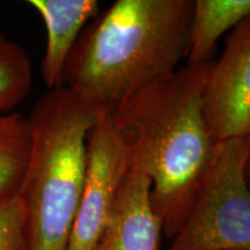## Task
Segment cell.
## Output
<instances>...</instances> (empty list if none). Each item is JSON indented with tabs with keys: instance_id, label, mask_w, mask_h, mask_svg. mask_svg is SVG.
Segmentation results:
<instances>
[{
	"instance_id": "1",
	"label": "cell",
	"mask_w": 250,
	"mask_h": 250,
	"mask_svg": "<svg viewBox=\"0 0 250 250\" xmlns=\"http://www.w3.org/2000/svg\"><path fill=\"white\" fill-rule=\"evenodd\" d=\"M211 65H182L111 111L131 171L151 181L152 205L170 239L191 211L217 153L203 114Z\"/></svg>"
},
{
	"instance_id": "2",
	"label": "cell",
	"mask_w": 250,
	"mask_h": 250,
	"mask_svg": "<svg viewBox=\"0 0 250 250\" xmlns=\"http://www.w3.org/2000/svg\"><path fill=\"white\" fill-rule=\"evenodd\" d=\"M192 12L193 0H117L83 30L62 87L114 111L187 59Z\"/></svg>"
},
{
	"instance_id": "3",
	"label": "cell",
	"mask_w": 250,
	"mask_h": 250,
	"mask_svg": "<svg viewBox=\"0 0 250 250\" xmlns=\"http://www.w3.org/2000/svg\"><path fill=\"white\" fill-rule=\"evenodd\" d=\"M102 111L59 87L43 95L28 117L30 156L18 195L26 208L29 250H67L83 195L87 134Z\"/></svg>"
},
{
	"instance_id": "4",
	"label": "cell",
	"mask_w": 250,
	"mask_h": 250,
	"mask_svg": "<svg viewBox=\"0 0 250 250\" xmlns=\"http://www.w3.org/2000/svg\"><path fill=\"white\" fill-rule=\"evenodd\" d=\"M242 139L219 143L186 221L167 250H250V187Z\"/></svg>"
},
{
	"instance_id": "5",
	"label": "cell",
	"mask_w": 250,
	"mask_h": 250,
	"mask_svg": "<svg viewBox=\"0 0 250 250\" xmlns=\"http://www.w3.org/2000/svg\"><path fill=\"white\" fill-rule=\"evenodd\" d=\"M130 173L129 153L111 111H102L87 134L83 195L67 250H94Z\"/></svg>"
},
{
	"instance_id": "6",
	"label": "cell",
	"mask_w": 250,
	"mask_h": 250,
	"mask_svg": "<svg viewBox=\"0 0 250 250\" xmlns=\"http://www.w3.org/2000/svg\"><path fill=\"white\" fill-rule=\"evenodd\" d=\"M203 114L217 144L250 134V15L225 41L203 90Z\"/></svg>"
},
{
	"instance_id": "7",
	"label": "cell",
	"mask_w": 250,
	"mask_h": 250,
	"mask_svg": "<svg viewBox=\"0 0 250 250\" xmlns=\"http://www.w3.org/2000/svg\"><path fill=\"white\" fill-rule=\"evenodd\" d=\"M151 190L145 175H127L94 250H160L164 227L152 205Z\"/></svg>"
},
{
	"instance_id": "8",
	"label": "cell",
	"mask_w": 250,
	"mask_h": 250,
	"mask_svg": "<svg viewBox=\"0 0 250 250\" xmlns=\"http://www.w3.org/2000/svg\"><path fill=\"white\" fill-rule=\"evenodd\" d=\"M44 22L42 78L49 89L62 87L65 66L87 24L100 13L96 0H29Z\"/></svg>"
},
{
	"instance_id": "9",
	"label": "cell",
	"mask_w": 250,
	"mask_h": 250,
	"mask_svg": "<svg viewBox=\"0 0 250 250\" xmlns=\"http://www.w3.org/2000/svg\"><path fill=\"white\" fill-rule=\"evenodd\" d=\"M250 15V0H193L187 64L210 61L215 43Z\"/></svg>"
},
{
	"instance_id": "10",
	"label": "cell",
	"mask_w": 250,
	"mask_h": 250,
	"mask_svg": "<svg viewBox=\"0 0 250 250\" xmlns=\"http://www.w3.org/2000/svg\"><path fill=\"white\" fill-rule=\"evenodd\" d=\"M31 147L28 117L0 115V201L17 196L22 186Z\"/></svg>"
},
{
	"instance_id": "11",
	"label": "cell",
	"mask_w": 250,
	"mask_h": 250,
	"mask_svg": "<svg viewBox=\"0 0 250 250\" xmlns=\"http://www.w3.org/2000/svg\"><path fill=\"white\" fill-rule=\"evenodd\" d=\"M31 80V64L24 50L0 34V115L26 99Z\"/></svg>"
},
{
	"instance_id": "12",
	"label": "cell",
	"mask_w": 250,
	"mask_h": 250,
	"mask_svg": "<svg viewBox=\"0 0 250 250\" xmlns=\"http://www.w3.org/2000/svg\"><path fill=\"white\" fill-rule=\"evenodd\" d=\"M0 250H29L26 208L19 195L0 201Z\"/></svg>"
},
{
	"instance_id": "13",
	"label": "cell",
	"mask_w": 250,
	"mask_h": 250,
	"mask_svg": "<svg viewBox=\"0 0 250 250\" xmlns=\"http://www.w3.org/2000/svg\"><path fill=\"white\" fill-rule=\"evenodd\" d=\"M246 180H247V183H248L250 187V155L246 164Z\"/></svg>"
},
{
	"instance_id": "14",
	"label": "cell",
	"mask_w": 250,
	"mask_h": 250,
	"mask_svg": "<svg viewBox=\"0 0 250 250\" xmlns=\"http://www.w3.org/2000/svg\"><path fill=\"white\" fill-rule=\"evenodd\" d=\"M243 143H245V145H246V147L249 149L250 151V134L248 137H247L246 139H243Z\"/></svg>"
}]
</instances>
